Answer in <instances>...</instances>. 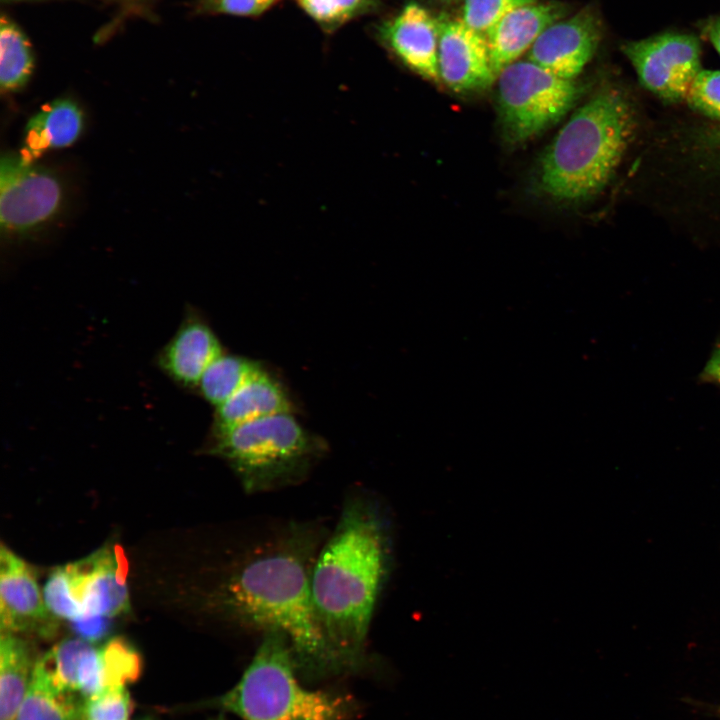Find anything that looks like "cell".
Returning <instances> with one entry per match:
<instances>
[{
    "instance_id": "6da1fadb",
    "label": "cell",
    "mask_w": 720,
    "mask_h": 720,
    "mask_svg": "<svg viewBox=\"0 0 720 720\" xmlns=\"http://www.w3.org/2000/svg\"><path fill=\"white\" fill-rule=\"evenodd\" d=\"M312 523H287L250 536L210 597L222 616L251 631L280 632L298 666L314 672L343 668L316 616L312 568L325 538Z\"/></svg>"
},
{
    "instance_id": "7a4b0ae2",
    "label": "cell",
    "mask_w": 720,
    "mask_h": 720,
    "mask_svg": "<svg viewBox=\"0 0 720 720\" xmlns=\"http://www.w3.org/2000/svg\"><path fill=\"white\" fill-rule=\"evenodd\" d=\"M391 554L389 521L376 499L367 494L348 497L310 577L316 616L342 667L356 666L364 658Z\"/></svg>"
},
{
    "instance_id": "3957f363",
    "label": "cell",
    "mask_w": 720,
    "mask_h": 720,
    "mask_svg": "<svg viewBox=\"0 0 720 720\" xmlns=\"http://www.w3.org/2000/svg\"><path fill=\"white\" fill-rule=\"evenodd\" d=\"M635 119L628 100L614 88L597 92L578 108L541 159L539 187L559 201L576 202L609 181L632 138Z\"/></svg>"
},
{
    "instance_id": "277c9868",
    "label": "cell",
    "mask_w": 720,
    "mask_h": 720,
    "mask_svg": "<svg viewBox=\"0 0 720 720\" xmlns=\"http://www.w3.org/2000/svg\"><path fill=\"white\" fill-rule=\"evenodd\" d=\"M205 451L227 462L247 494H258L302 483L328 443L295 413H280L208 434Z\"/></svg>"
},
{
    "instance_id": "5b68a950",
    "label": "cell",
    "mask_w": 720,
    "mask_h": 720,
    "mask_svg": "<svg viewBox=\"0 0 720 720\" xmlns=\"http://www.w3.org/2000/svg\"><path fill=\"white\" fill-rule=\"evenodd\" d=\"M297 667L288 638L265 633L240 680L214 705L242 720H351L344 697L303 687Z\"/></svg>"
},
{
    "instance_id": "8992f818",
    "label": "cell",
    "mask_w": 720,
    "mask_h": 720,
    "mask_svg": "<svg viewBox=\"0 0 720 720\" xmlns=\"http://www.w3.org/2000/svg\"><path fill=\"white\" fill-rule=\"evenodd\" d=\"M128 568L119 545L57 567L43 589L46 605L56 619L74 624L122 614L130 606Z\"/></svg>"
},
{
    "instance_id": "52a82bcc",
    "label": "cell",
    "mask_w": 720,
    "mask_h": 720,
    "mask_svg": "<svg viewBox=\"0 0 720 720\" xmlns=\"http://www.w3.org/2000/svg\"><path fill=\"white\" fill-rule=\"evenodd\" d=\"M496 79L500 121L511 144L526 142L557 123L580 94L574 80L528 59L508 65Z\"/></svg>"
},
{
    "instance_id": "ba28073f",
    "label": "cell",
    "mask_w": 720,
    "mask_h": 720,
    "mask_svg": "<svg viewBox=\"0 0 720 720\" xmlns=\"http://www.w3.org/2000/svg\"><path fill=\"white\" fill-rule=\"evenodd\" d=\"M63 189L49 169L35 166L20 154L0 161V225L8 235L25 236L41 229L59 212Z\"/></svg>"
},
{
    "instance_id": "9c48e42d",
    "label": "cell",
    "mask_w": 720,
    "mask_h": 720,
    "mask_svg": "<svg viewBox=\"0 0 720 720\" xmlns=\"http://www.w3.org/2000/svg\"><path fill=\"white\" fill-rule=\"evenodd\" d=\"M623 52L641 84L668 102H678L702 70L700 44L687 34L664 33L626 43Z\"/></svg>"
},
{
    "instance_id": "30bf717a",
    "label": "cell",
    "mask_w": 720,
    "mask_h": 720,
    "mask_svg": "<svg viewBox=\"0 0 720 720\" xmlns=\"http://www.w3.org/2000/svg\"><path fill=\"white\" fill-rule=\"evenodd\" d=\"M436 19L440 80L457 93L489 87L497 77L486 36L469 28L459 17L439 14Z\"/></svg>"
},
{
    "instance_id": "8fae6325",
    "label": "cell",
    "mask_w": 720,
    "mask_h": 720,
    "mask_svg": "<svg viewBox=\"0 0 720 720\" xmlns=\"http://www.w3.org/2000/svg\"><path fill=\"white\" fill-rule=\"evenodd\" d=\"M601 38L599 17L583 8L550 25L528 51V60L564 78L574 80L595 54Z\"/></svg>"
},
{
    "instance_id": "7c38bea8",
    "label": "cell",
    "mask_w": 720,
    "mask_h": 720,
    "mask_svg": "<svg viewBox=\"0 0 720 720\" xmlns=\"http://www.w3.org/2000/svg\"><path fill=\"white\" fill-rule=\"evenodd\" d=\"M56 618L49 611L33 569L4 544L0 550L1 632L49 634Z\"/></svg>"
},
{
    "instance_id": "4fadbf2b",
    "label": "cell",
    "mask_w": 720,
    "mask_h": 720,
    "mask_svg": "<svg viewBox=\"0 0 720 720\" xmlns=\"http://www.w3.org/2000/svg\"><path fill=\"white\" fill-rule=\"evenodd\" d=\"M378 40L422 78L438 82L437 19L424 6L409 2L376 29Z\"/></svg>"
},
{
    "instance_id": "5bb4252c",
    "label": "cell",
    "mask_w": 720,
    "mask_h": 720,
    "mask_svg": "<svg viewBox=\"0 0 720 720\" xmlns=\"http://www.w3.org/2000/svg\"><path fill=\"white\" fill-rule=\"evenodd\" d=\"M223 352L208 321L188 308L175 334L157 354L156 364L175 384L196 391L204 371Z\"/></svg>"
},
{
    "instance_id": "9a60e30c",
    "label": "cell",
    "mask_w": 720,
    "mask_h": 720,
    "mask_svg": "<svg viewBox=\"0 0 720 720\" xmlns=\"http://www.w3.org/2000/svg\"><path fill=\"white\" fill-rule=\"evenodd\" d=\"M209 434L280 413L298 411L287 384L265 364L228 400L214 408Z\"/></svg>"
},
{
    "instance_id": "2e32d148",
    "label": "cell",
    "mask_w": 720,
    "mask_h": 720,
    "mask_svg": "<svg viewBox=\"0 0 720 720\" xmlns=\"http://www.w3.org/2000/svg\"><path fill=\"white\" fill-rule=\"evenodd\" d=\"M567 12L568 6L562 2H534L520 6L503 17L486 34L496 77L529 51L545 29L565 18Z\"/></svg>"
},
{
    "instance_id": "e0dca14e",
    "label": "cell",
    "mask_w": 720,
    "mask_h": 720,
    "mask_svg": "<svg viewBox=\"0 0 720 720\" xmlns=\"http://www.w3.org/2000/svg\"><path fill=\"white\" fill-rule=\"evenodd\" d=\"M84 115L70 99L45 104L27 123L20 155L28 162L43 153L72 145L81 135Z\"/></svg>"
},
{
    "instance_id": "ac0fdd59",
    "label": "cell",
    "mask_w": 720,
    "mask_h": 720,
    "mask_svg": "<svg viewBox=\"0 0 720 720\" xmlns=\"http://www.w3.org/2000/svg\"><path fill=\"white\" fill-rule=\"evenodd\" d=\"M36 660L22 638L14 633L1 632L0 720L15 719L29 688Z\"/></svg>"
},
{
    "instance_id": "d6986e66",
    "label": "cell",
    "mask_w": 720,
    "mask_h": 720,
    "mask_svg": "<svg viewBox=\"0 0 720 720\" xmlns=\"http://www.w3.org/2000/svg\"><path fill=\"white\" fill-rule=\"evenodd\" d=\"M85 699L54 686L35 664L33 676L14 720H82Z\"/></svg>"
},
{
    "instance_id": "ffe728a7",
    "label": "cell",
    "mask_w": 720,
    "mask_h": 720,
    "mask_svg": "<svg viewBox=\"0 0 720 720\" xmlns=\"http://www.w3.org/2000/svg\"><path fill=\"white\" fill-rule=\"evenodd\" d=\"M263 365L259 360L223 352L204 371L195 392L216 408L239 390Z\"/></svg>"
},
{
    "instance_id": "44dd1931",
    "label": "cell",
    "mask_w": 720,
    "mask_h": 720,
    "mask_svg": "<svg viewBox=\"0 0 720 720\" xmlns=\"http://www.w3.org/2000/svg\"><path fill=\"white\" fill-rule=\"evenodd\" d=\"M34 66L28 39L8 17L0 22V86L3 91L15 92L29 81Z\"/></svg>"
},
{
    "instance_id": "7402d4cb",
    "label": "cell",
    "mask_w": 720,
    "mask_h": 720,
    "mask_svg": "<svg viewBox=\"0 0 720 720\" xmlns=\"http://www.w3.org/2000/svg\"><path fill=\"white\" fill-rule=\"evenodd\" d=\"M294 2L326 33L380 8V0H294Z\"/></svg>"
},
{
    "instance_id": "603a6c76",
    "label": "cell",
    "mask_w": 720,
    "mask_h": 720,
    "mask_svg": "<svg viewBox=\"0 0 720 720\" xmlns=\"http://www.w3.org/2000/svg\"><path fill=\"white\" fill-rule=\"evenodd\" d=\"M106 689L126 686L142 672V658L126 639L114 637L102 644Z\"/></svg>"
},
{
    "instance_id": "cb8c5ba5",
    "label": "cell",
    "mask_w": 720,
    "mask_h": 720,
    "mask_svg": "<svg viewBox=\"0 0 720 720\" xmlns=\"http://www.w3.org/2000/svg\"><path fill=\"white\" fill-rule=\"evenodd\" d=\"M537 0H464L460 20L474 31L486 34L514 9Z\"/></svg>"
},
{
    "instance_id": "d4e9b609",
    "label": "cell",
    "mask_w": 720,
    "mask_h": 720,
    "mask_svg": "<svg viewBox=\"0 0 720 720\" xmlns=\"http://www.w3.org/2000/svg\"><path fill=\"white\" fill-rule=\"evenodd\" d=\"M131 708L126 686L111 687L85 699L82 720H128Z\"/></svg>"
},
{
    "instance_id": "484cf974",
    "label": "cell",
    "mask_w": 720,
    "mask_h": 720,
    "mask_svg": "<svg viewBox=\"0 0 720 720\" xmlns=\"http://www.w3.org/2000/svg\"><path fill=\"white\" fill-rule=\"evenodd\" d=\"M685 99L694 110L720 122V70H701Z\"/></svg>"
},
{
    "instance_id": "4316f807",
    "label": "cell",
    "mask_w": 720,
    "mask_h": 720,
    "mask_svg": "<svg viewBox=\"0 0 720 720\" xmlns=\"http://www.w3.org/2000/svg\"><path fill=\"white\" fill-rule=\"evenodd\" d=\"M281 0H200L199 13L226 14L234 16H259Z\"/></svg>"
},
{
    "instance_id": "83f0119b",
    "label": "cell",
    "mask_w": 720,
    "mask_h": 720,
    "mask_svg": "<svg viewBox=\"0 0 720 720\" xmlns=\"http://www.w3.org/2000/svg\"><path fill=\"white\" fill-rule=\"evenodd\" d=\"M700 379L706 383L720 386V342L715 346L711 356L704 365Z\"/></svg>"
},
{
    "instance_id": "f1b7e54d",
    "label": "cell",
    "mask_w": 720,
    "mask_h": 720,
    "mask_svg": "<svg viewBox=\"0 0 720 720\" xmlns=\"http://www.w3.org/2000/svg\"><path fill=\"white\" fill-rule=\"evenodd\" d=\"M704 32L720 54V16L709 19L705 24Z\"/></svg>"
},
{
    "instance_id": "f546056e",
    "label": "cell",
    "mask_w": 720,
    "mask_h": 720,
    "mask_svg": "<svg viewBox=\"0 0 720 720\" xmlns=\"http://www.w3.org/2000/svg\"><path fill=\"white\" fill-rule=\"evenodd\" d=\"M433 2L441 3V4H451L459 0H431Z\"/></svg>"
},
{
    "instance_id": "4dcf8cb0",
    "label": "cell",
    "mask_w": 720,
    "mask_h": 720,
    "mask_svg": "<svg viewBox=\"0 0 720 720\" xmlns=\"http://www.w3.org/2000/svg\"><path fill=\"white\" fill-rule=\"evenodd\" d=\"M210 720H226V719H225L222 715H220V716L215 717V718L210 719Z\"/></svg>"
},
{
    "instance_id": "1f68e13d",
    "label": "cell",
    "mask_w": 720,
    "mask_h": 720,
    "mask_svg": "<svg viewBox=\"0 0 720 720\" xmlns=\"http://www.w3.org/2000/svg\"><path fill=\"white\" fill-rule=\"evenodd\" d=\"M2 1H5V2H16V1H26V0H2Z\"/></svg>"
}]
</instances>
